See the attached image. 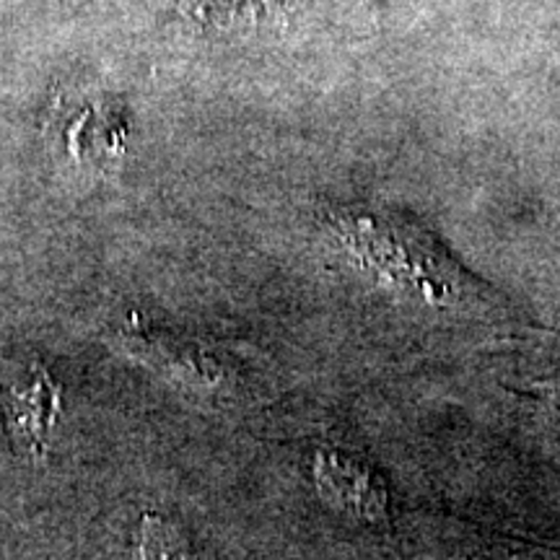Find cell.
I'll return each instance as SVG.
<instances>
[{
  "instance_id": "obj_1",
  "label": "cell",
  "mask_w": 560,
  "mask_h": 560,
  "mask_svg": "<svg viewBox=\"0 0 560 560\" xmlns=\"http://www.w3.org/2000/svg\"><path fill=\"white\" fill-rule=\"evenodd\" d=\"M60 384L42 366H34L30 382L11 387L3 400V418L19 454L42 459L50 431L60 412Z\"/></svg>"
},
{
  "instance_id": "obj_2",
  "label": "cell",
  "mask_w": 560,
  "mask_h": 560,
  "mask_svg": "<svg viewBox=\"0 0 560 560\" xmlns=\"http://www.w3.org/2000/svg\"><path fill=\"white\" fill-rule=\"evenodd\" d=\"M312 472L319 493L346 514L371 522L387 516V488L363 462L340 452H319Z\"/></svg>"
},
{
  "instance_id": "obj_3",
  "label": "cell",
  "mask_w": 560,
  "mask_h": 560,
  "mask_svg": "<svg viewBox=\"0 0 560 560\" xmlns=\"http://www.w3.org/2000/svg\"><path fill=\"white\" fill-rule=\"evenodd\" d=\"M136 542L138 560H195L179 532L153 514L140 520Z\"/></svg>"
}]
</instances>
